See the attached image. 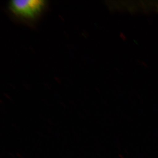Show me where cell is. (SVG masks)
I'll return each instance as SVG.
<instances>
[{"label":"cell","instance_id":"obj_1","mask_svg":"<svg viewBox=\"0 0 158 158\" xmlns=\"http://www.w3.org/2000/svg\"><path fill=\"white\" fill-rule=\"evenodd\" d=\"M46 2L42 0H15L9 3V8L15 15L25 19H35L43 10Z\"/></svg>","mask_w":158,"mask_h":158}]
</instances>
